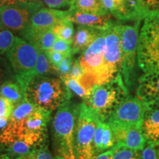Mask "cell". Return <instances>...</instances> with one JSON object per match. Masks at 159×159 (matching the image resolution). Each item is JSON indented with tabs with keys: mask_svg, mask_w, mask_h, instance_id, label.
Instances as JSON below:
<instances>
[{
	"mask_svg": "<svg viewBox=\"0 0 159 159\" xmlns=\"http://www.w3.org/2000/svg\"><path fill=\"white\" fill-rule=\"evenodd\" d=\"M77 105L69 99L57 108L52 122L55 154L66 159H77L75 148Z\"/></svg>",
	"mask_w": 159,
	"mask_h": 159,
	"instance_id": "obj_1",
	"label": "cell"
},
{
	"mask_svg": "<svg viewBox=\"0 0 159 159\" xmlns=\"http://www.w3.org/2000/svg\"><path fill=\"white\" fill-rule=\"evenodd\" d=\"M128 96V87L119 75L109 82L94 86L84 102L101 121L106 122L115 109Z\"/></svg>",
	"mask_w": 159,
	"mask_h": 159,
	"instance_id": "obj_2",
	"label": "cell"
},
{
	"mask_svg": "<svg viewBox=\"0 0 159 159\" xmlns=\"http://www.w3.org/2000/svg\"><path fill=\"white\" fill-rule=\"evenodd\" d=\"M139 35L137 62L144 74L159 73V11L143 19Z\"/></svg>",
	"mask_w": 159,
	"mask_h": 159,
	"instance_id": "obj_3",
	"label": "cell"
},
{
	"mask_svg": "<svg viewBox=\"0 0 159 159\" xmlns=\"http://www.w3.org/2000/svg\"><path fill=\"white\" fill-rule=\"evenodd\" d=\"M71 91L61 79L47 76L32 79L26 91V98L39 108L53 111L70 99Z\"/></svg>",
	"mask_w": 159,
	"mask_h": 159,
	"instance_id": "obj_4",
	"label": "cell"
},
{
	"mask_svg": "<svg viewBox=\"0 0 159 159\" xmlns=\"http://www.w3.org/2000/svg\"><path fill=\"white\" fill-rule=\"evenodd\" d=\"M100 121L85 102L77 105L75 134V148L77 159H94L96 156L93 140L97 126Z\"/></svg>",
	"mask_w": 159,
	"mask_h": 159,
	"instance_id": "obj_5",
	"label": "cell"
},
{
	"mask_svg": "<svg viewBox=\"0 0 159 159\" xmlns=\"http://www.w3.org/2000/svg\"><path fill=\"white\" fill-rule=\"evenodd\" d=\"M39 49L21 38L16 37L13 47L7 53L11 66L15 73L16 80L26 94L30 82V75L36 64Z\"/></svg>",
	"mask_w": 159,
	"mask_h": 159,
	"instance_id": "obj_6",
	"label": "cell"
},
{
	"mask_svg": "<svg viewBox=\"0 0 159 159\" xmlns=\"http://www.w3.org/2000/svg\"><path fill=\"white\" fill-rule=\"evenodd\" d=\"M105 30L100 32L94 42L77 59L85 74L94 79L96 85L103 84L112 80L105 62Z\"/></svg>",
	"mask_w": 159,
	"mask_h": 159,
	"instance_id": "obj_7",
	"label": "cell"
},
{
	"mask_svg": "<svg viewBox=\"0 0 159 159\" xmlns=\"http://www.w3.org/2000/svg\"><path fill=\"white\" fill-rule=\"evenodd\" d=\"M140 22L141 21H137L134 25H121V75L128 89L134 80Z\"/></svg>",
	"mask_w": 159,
	"mask_h": 159,
	"instance_id": "obj_8",
	"label": "cell"
},
{
	"mask_svg": "<svg viewBox=\"0 0 159 159\" xmlns=\"http://www.w3.org/2000/svg\"><path fill=\"white\" fill-rule=\"evenodd\" d=\"M148 106L138 97L128 96L112 113L107 123L111 128H142Z\"/></svg>",
	"mask_w": 159,
	"mask_h": 159,
	"instance_id": "obj_9",
	"label": "cell"
},
{
	"mask_svg": "<svg viewBox=\"0 0 159 159\" xmlns=\"http://www.w3.org/2000/svg\"><path fill=\"white\" fill-rule=\"evenodd\" d=\"M39 7L37 3L24 1L0 6V27L21 33L29 25L32 16Z\"/></svg>",
	"mask_w": 159,
	"mask_h": 159,
	"instance_id": "obj_10",
	"label": "cell"
},
{
	"mask_svg": "<svg viewBox=\"0 0 159 159\" xmlns=\"http://www.w3.org/2000/svg\"><path fill=\"white\" fill-rule=\"evenodd\" d=\"M121 25L114 24L105 30L104 58L111 79L121 75L122 54H121Z\"/></svg>",
	"mask_w": 159,
	"mask_h": 159,
	"instance_id": "obj_11",
	"label": "cell"
},
{
	"mask_svg": "<svg viewBox=\"0 0 159 159\" xmlns=\"http://www.w3.org/2000/svg\"><path fill=\"white\" fill-rule=\"evenodd\" d=\"M47 132L25 133L16 137L2 150L11 159L24 156L46 143Z\"/></svg>",
	"mask_w": 159,
	"mask_h": 159,
	"instance_id": "obj_12",
	"label": "cell"
},
{
	"mask_svg": "<svg viewBox=\"0 0 159 159\" xmlns=\"http://www.w3.org/2000/svg\"><path fill=\"white\" fill-rule=\"evenodd\" d=\"M69 18V11L53 8H40L32 16L29 27L37 30L52 29L60 21Z\"/></svg>",
	"mask_w": 159,
	"mask_h": 159,
	"instance_id": "obj_13",
	"label": "cell"
},
{
	"mask_svg": "<svg viewBox=\"0 0 159 159\" xmlns=\"http://www.w3.org/2000/svg\"><path fill=\"white\" fill-rule=\"evenodd\" d=\"M116 144L136 151L142 150L146 145L147 140L142 128L129 127L124 128H112Z\"/></svg>",
	"mask_w": 159,
	"mask_h": 159,
	"instance_id": "obj_14",
	"label": "cell"
},
{
	"mask_svg": "<svg viewBox=\"0 0 159 159\" xmlns=\"http://www.w3.org/2000/svg\"><path fill=\"white\" fill-rule=\"evenodd\" d=\"M136 97L148 107L159 99V73L144 74L140 77Z\"/></svg>",
	"mask_w": 159,
	"mask_h": 159,
	"instance_id": "obj_15",
	"label": "cell"
},
{
	"mask_svg": "<svg viewBox=\"0 0 159 159\" xmlns=\"http://www.w3.org/2000/svg\"><path fill=\"white\" fill-rule=\"evenodd\" d=\"M69 11V19L73 23L78 25L85 26L99 30H105L115 24L111 18L112 15L111 13L105 15H96L73 10Z\"/></svg>",
	"mask_w": 159,
	"mask_h": 159,
	"instance_id": "obj_16",
	"label": "cell"
},
{
	"mask_svg": "<svg viewBox=\"0 0 159 159\" xmlns=\"http://www.w3.org/2000/svg\"><path fill=\"white\" fill-rule=\"evenodd\" d=\"M21 35L24 39L33 43L39 50L43 52L49 50L57 39L52 28L45 30H37L27 26L21 32Z\"/></svg>",
	"mask_w": 159,
	"mask_h": 159,
	"instance_id": "obj_17",
	"label": "cell"
},
{
	"mask_svg": "<svg viewBox=\"0 0 159 159\" xmlns=\"http://www.w3.org/2000/svg\"><path fill=\"white\" fill-rule=\"evenodd\" d=\"M52 111L39 108L26 117L25 119L20 121L25 133H43L47 132V125L50 120Z\"/></svg>",
	"mask_w": 159,
	"mask_h": 159,
	"instance_id": "obj_18",
	"label": "cell"
},
{
	"mask_svg": "<svg viewBox=\"0 0 159 159\" xmlns=\"http://www.w3.org/2000/svg\"><path fill=\"white\" fill-rule=\"evenodd\" d=\"M102 30L79 25L72 43V54L82 53L94 41Z\"/></svg>",
	"mask_w": 159,
	"mask_h": 159,
	"instance_id": "obj_19",
	"label": "cell"
},
{
	"mask_svg": "<svg viewBox=\"0 0 159 159\" xmlns=\"http://www.w3.org/2000/svg\"><path fill=\"white\" fill-rule=\"evenodd\" d=\"M141 128L147 142H159V108L148 107Z\"/></svg>",
	"mask_w": 159,
	"mask_h": 159,
	"instance_id": "obj_20",
	"label": "cell"
},
{
	"mask_svg": "<svg viewBox=\"0 0 159 159\" xmlns=\"http://www.w3.org/2000/svg\"><path fill=\"white\" fill-rule=\"evenodd\" d=\"M0 97L16 105L26 98V94L16 80H6L0 87Z\"/></svg>",
	"mask_w": 159,
	"mask_h": 159,
	"instance_id": "obj_21",
	"label": "cell"
},
{
	"mask_svg": "<svg viewBox=\"0 0 159 159\" xmlns=\"http://www.w3.org/2000/svg\"><path fill=\"white\" fill-rule=\"evenodd\" d=\"M69 10L96 15L110 13L105 8L102 0H76L69 7Z\"/></svg>",
	"mask_w": 159,
	"mask_h": 159,
	"instance_id": "obj_22",
	"label": "cell"
},
{
	"mask_svg": "<svg viewBox=\"0 0 159 159\" xmlns=\"http://www.w3.org/2000/svg\"><path fill=\"white\" fill-rule=\"evenodd\" d=\"M52 71H56V69L51 64L45 52L39 50L36 64L30 75V80L31 81L35 77L45 76L46 75L52 73Z\"/></svg>",
	"mask_w": 159,
	"mask_h": 159,
	"instance_id": "obj_23",
	"label": "cell"
},
{
	"mask_svg": "<svg viewBox=\"0 0 159 159\" xmlns=\"http://www.w3.org/2000/svg\"><path fill=\"white\" fill-rule=\"evenodd\" d=\"M52 30L57 39L67 41L72 45L75 36V29L73 22L69 18L60 21L52 27Z\"/></svg>",
	"mask_w": 159,
	"mask_h": 159,
	"instance_id": "obj_24",
	"label": "cell"
},
{
	"mask_svg": "<svg viewBox=\"0 0 159 159\" xmlns=\"http://www.w3.org/2000/svg\"><path fill=\"white\" fill-rule=\"evenodd\" d=\"M37 108L38 107L36 105L33 104L27 98H25L19 104L15 105L10 117V122H20L34 112Z\"/></svg>",
	"mask_w": 159,
	"mask_h": 159,
	"instance_id": "obj_25",
	"label": "cell"
},
{
	"mask_svg": "<svg viewBox=\"0 0 159 159\" xmlns=\"http://www.w3.org/2000/svg\"><path fill=\"white\" fill-rule=\"evenodd\" d=\"M64 83L67 89L70 91H72L75 94L78 96L83 99H85L89 97L90 91L87 89L84 85H82L78 80L73 78L69 75L61 78Z\"/></svg>",
	"mask_w": 159,
	"mask_h": 159,
	"instance_id": "obj_26",
	"label": "cell"
},
{
	"mask_svg": "<svg viewBox=\"0 0 159 159\" xmlns=\"http://www.w3.org/2000/svg\"><path fill=\"white\" fill-rule=\"evenodd\" d=\"M16 36L12 31L0 27V55L7 53L14 44Z\"/></svg>",
	"mask_w": 159,
	"mask_h": 159,
	"instance_id": "obj_27",
	"label": "cell"
},
{
	"mask_svg": "<svg viewBox=\"0 0 159 159\" xmlns=\"http://www.w3.org/2000/svg\"><path fill=\"white\" fill-rule=\"evenodd\" d=\"M16 159H54V158L52 156L46 142L29 153L20 156Z\"/></svg>",
	"mask_w": 159,
	"mask_h": 159,
	"instance_id": "obj_28",
	"label": "cell"
},
{
	"mask_svg": "<svg viewBox=\"0 0 159 159\" xmlns=\"http://www.w3.org/2000/svg\"><path fill=\"white\" fill-rule=\"evenodd\" d=\"M138 152L116 144L112 159H140V155Z\"/></svg>",
	"mask_w": 159,
	"mask_h": 159,
	"instance_id": "obj_29",
	"label": "cell"
},
{
	"mask_svg": "<svg viewBox=\"0 0 159 159\" xmlns=\"http://www.w3.org/2000/svg\"><path fill=\"white\" fill-rule=\"evenodd\" d=\"M116 144V140L114 132H113L112 128L107 122H105L104 131H103V136L102 139V145H101V149L102 152L108 150V149L112 148L114 145Z\"/></svg>",
	"mask_w": 159,
	"mask_h": 159,
	"instance_id": "obj_30",
	"label": "cell"
},
{
	"mask_svg": "<svg viewBox=\"0 0 159 159\" xmlns=\"http://www.w3.org/2000/svg\"><path fill=\"white\" fill-rule=\"evenodd\" d=\"M140 159H159V142H147L142 150Z\"/></svg>",
	"mask_w": 159,
	"mask_h": 159,
	"instance_id": "obj_31",
	"label": "cell"
},
{
	"mask_svg": "<svg viewBox=\"0 0 159 159\" xmlns=\"http://www.w3.org/2000/svg\"><path fill=\"white\" fill-rule=\"evenodd\" d=\"M105 122L100 121L97 125L96 130L94 136V140H93V146H94V150L96 154V156L102 152L101 149V145H102V139L103 136V131H104Z\"/></svg>",
	"mask_w": 159,
	"mask_h": 159,
	"instance_id": "obj_32",
	"label": "cell"
},
{
	"mask_svg": "<svg viewBox=\"0 0 159 159\" xmlns=\"http://www.w3.org/2000/svg\"><path fill=\"white\" fill-rule=\"evenodd\" d=\"M73 62H74V59H73L72 55L66 56L61 61L58 66L56 68L57 74L60 75L61 78L67 76L69 74L71 67H72Z\"/></svg>",
	"mask_w": 159,
	"mask_h": 159,
	"instance_id": "obj_33",
	"label": "cell"
},
{
	"mask_svg": "<svg viewBox=\"0 0 159 159\" xmlns=\"http://www.w3.org/2000/svg\"><path fill=\"white\" fill-rule=\"evenodd\" d=\"M50 50L58 52L66 55H72V45L67 41L57 39Z\"/></svg>",
	"mask_w": 159,
	"mask_h": 159,
	"instance_id": "obj_34",
	"label": "cell"
},
{
	"mask_svg": "<svg viewBox=\"0 0 159 159\" xmlns=\"http://www.w3.org/2000/svg\"><path fill=\"white\" fill-rule=\"evenodd\" d=\"M14 107L11 102L0 97V117H11Z\"/></svg>",
	"mask_w": 159,
	"mask_h": 159,
	"instance_id": "obj_35",
	"label": "cell"
},
{
	"mask_svg": "<svg viewBox=\"0 0 159 159\" xmlns=\"http://www.w3.org/2000/svg\"><path fill=\"white\" fill-rule=\"evenodd\" d=\"M139 3L147 15L159 11V0H139Z\"/></svg>",
	"mask_w": 159,
	"mask_h": 159,
	"instance_id": "obj_36",
	"label": "cell"
},
{
	"mask_svg": "<svg viewBox=\"0 0 159 159\" xmlns=\"http://www.w3.org/2000/svg\"><path fill=\"white\" fill-rule=\"evenodd\" d=\"M45 53L46 55H47V56L48 57V59L49 61H50L51 64L55 67V69H56V68L58 66L61 61H62L66 57L69 56V55L63 54V53L58 52L50 50V49L48 51H46Z\"/></svg>",
	"mask_w": 159,
	"mask_h": 159,
	"instance_id": "obj_37",
	"label": "cell"
},
{
	"mask_svg": "<svg viewBox=\"0 0 159 159\" xmlns=\"http://www.w3.org/2000/svg\"><path fill=\"white\" fill-rule=\"evenodd\" d=\"M84 69H83V67L81 66L78 60H74L72 67H71L70 72H69V74L68 75L69 76L78 80H80L83 78V77L84 76Z\"/></svg>",
	"mask_w": 159,
	"mask_h": 159,
	"instance_id": "obj_38",
	"label": "cell"
},
{
	"mask_svg": "<svg viewBox=\"0 0 159 159\" xmlns=\"http://www.w3.org/2000/svg\"><path fill=\"white\" fill-rule=\"evenodd\" d=\"M47 7L53 9H61L70 7L69 0H43Z\"/></svg>",
	"mask_w": 159,
	"mask_h": 159,
	"instance_id": "obj_39",
	"label": "cell"
},
{
	"mask_svg": "<svg viewBox=\"0 0 159 159\" xmlns=\"http://www.w3.org/2000/svg\"><path fill=\"white\" fill-rule=\"evenodd\" d=\"M114 152V146L112 148H111V150H108L105 152H101L99 155H97V156H95L94 159H112L113 154Z\"/></svg>",
	"mask_w": 159,
	"mask_h": 159,
	"instance_id": "obj_40",
	"label": "cell"
},
{
	"mask_svg": "<svg viewBox=\"0 0 159 159\" xmlns=\"http://www.w3.org/2000/svg\"><path fill=\"white\" fill-rule=\"evenodd\" d=\"M10 122V117H0V129L5 128Z\"/></svg>",
	"mask_w": 159,
	"mask_h": 159,
	"instance_id": "obj_41",
	"label": "cell"
},
{
	"mask_svg": "<svg viewBox=\"0 0 159 159\" xmlns=\"http://www.w3.org/2000/svg\"><path fill=\"white\" fill-rule=\"evenodd\" d=\"M6 80H6L5 71L4 70L3 68H2V67L0 66V87H1V85H2L4 82Z\"/></svg>",
	"mask_w": 159,
	"mask_h": 159,
	"instance_id": "obj_42",
	"label": "cell"
},
{
	"mask_svg": "<svg viewBox=\"0 0 159 159\" xmlns=\"http://www.w3.org/2000/svg\"><path fill=\"white\" fill-rule=\"evenodd\" d=\"M21 0H2L4 5H10V4H15L19 2H21Z\"/></svg>",
	"mask_w": 159,
	"mask_h": 159,
	"instance_id": "obj_43",
	"label": "cell"
},
{
	"mask_svg": "<svg viewBox=\"0 0 159 159\" xmlns=\"http://www.w3.org/2000/svg\"><path fill=\"white\" fill-rule=\"evenodd\" d=\"M150 108H159V99L155 102L153 104L151 105L150 106H149Z\"/></svg>",
	"mask_w": 159,
	"mask_h": 159,
	"instance_id": "obj_44",
	"label": "cell"
},
{
	"mask_svg": "<svg viewBox=\"0 0 159 159\" xmlns=\"http://www.w3.org/2000/svg\"><path fill=\"white\" fill-rule=\"evenodd\" d=\"M0 159H11L9 157H7L6 155L2 154V155H0Z\"/></svg>",
	"mask_w": 159,
	"mask_h": 159,
	"instance_id": "obj_45",
	"label": "cell"
},
{
	"mask_svg": "<svg viewBox=\"0 0 159 159\" xmlns=\"http://www.w3.org/2000/svg\"><path fill=\"white\" fill-rule=\"evenodd\" d=\"M54 159H66V158H63V157H61V156H55V158H54Z\"/></svg>",
	"mask_w": 159,
	"mask_h": 159,
	"instance_id": "obj_46",
	"label": "cell"
},
{
	"mask_svg": "<svg viewBox=\"0 0 159 159\" xmlns=\"http://www.w3.org/2000/svg\"><path fill=\"white\" fill-rule=\"evenodd\" d=\"M75 1H76V0H69V2H70V6L72 5V4L74 3Z\"/></svg>",
	"mask_w": 159,
	"mask_h": 159,
	"instance_id": "obj_47",
	"label": "cell"
},
{
	"mask_svg": "<svg viewBox=\"0 0 159 159\" xmlns=\"http://www.w3.org/2000/svg\"><path fill=\"white\" fill-rule=\"evenodd\" d=\"M2 5H4L2 0H0V6H2Z\"/></svg>",
	"mask_w": 159,
	"mask_h": 159,
	"instance_id": "obj_48",
	"label": "cell"
},
{
	"mask_svg": "<svg viewBox=\"0 0 159 159\" xmlns=\"http://www.w3.org/2000/svg\"></svg>",
	"mask_w": 159,
	"mask_h": 159,
	"instance_id": "obj_49",
	"label": "cell"
}]
</instances>
